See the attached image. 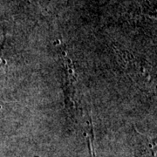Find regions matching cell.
Segmentation results:
<instances>
[{
	"instance_id": "6da1fadb",
	"label": "cell",
	"mask_w": 157,
	"mask_h": 157,
	"mask_svg": "<svg viewBox=\"0 0 157 157\" xmlns=\"http://www.w3.org/2000/svg\"><path fill=\"white\" fill-rule=\"evenodd\" d=\"M2 68H3V67L0 66V77H1V75L3 74V73H2Z\"/></svg>"
}]
</instances>
